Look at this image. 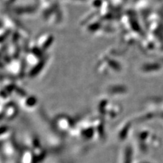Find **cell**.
I'll use <instances>...</instances> for the list:
<instances>
[{"label":"cell","mask_w":163,"mask_h":163,"mask_svg":"<svg viewBox=\"0 0 163 163\" xmlns=\"http://www.w3.org/2000/svg\"><path fill=\"white\" fill-rule=\"evenodd\" d=\"M52 37L49 38V39L46 41L45 44H44V48L46 49V48H48V46H51V43H52Z\"/></svg>","instance_id":"1"}]
</instances>
